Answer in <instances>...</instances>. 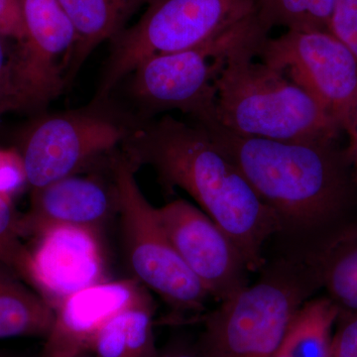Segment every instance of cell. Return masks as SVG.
I'll return each instance as SVG.
<instances>
[{"label": "cell", "mask_w": 357, "mask_h": 357, "mask_svg": "<svg viewBox=\"0 0 357 357\" xmlns=\"http://www.w3.org/2000/svg\"><path fill=\"white\" fill-rule=\"evenodd\" d=\"M0 33L16 43L24 39L22 0H0Z\"/></svg>", "instance_id": "obj_26"}, {"label": "cell", "mask_w": 357, "mask_h": 357, "mask_svg": "<svg viewBox=\"0 0 357 357\" xmlns=\"http://www.w3.org/2000/svg\"><path fill=\"white\" fill-rule=\"evenodd\" d=\"M102 234L77 227H56L33 239L38 292L55 307L63 298L109 280Z\"/></svg>", "instance_id": "obj_14"}, {"label": "cell", "mask_w": 357, "mask_h": 357, "mask_svg": "<svg viewBox=\"0 0 357 357\" xmlns=\"http://www.w3.org/2000/svg\"><path fill=\"white\" fill-rule=\"evenodd\" d=\"M257 0H148L140 20L112 41L93 100L109 95L143 59L196 48L256 14Z\"/></svg>", "instance_id": "obj_5"}, {"label": "cell", "mask_w": 357, "mask_h": 357, "mask_svg": "<svg viewBox=\"0 0 357 357\" xmlns=\"http://www.w3.org/2000/svg\"><path fill=\"white\" fill-rule=\"evenodd\" d=\"M284 222H328L349 206L354 181L345 150L333 139L279 141L204 128Z\"/></svg>", "instance_id": "obj_2"}, {"label": "cell", "mask_w": 357, "mask_h": 357, "mask_svg": "<svg viewBox=\"0 0 357 357\" xmlns=\"http://www.w3.org/2000/svg\"><path fill=\"white\" fill-rule=\"evenodd\" d=\"M328 31L357 59V0H335Z\"/></svg>", "instance_id": "obj_22"}, {"label": "cell", "mask_w": 357, "mask_h": 357, "mask_svg": "<svg viewBox=\"0 0 357 357\" xmlns=\"http://www.w3.org/2000/svg\"><path fill=\"white\" fill-rule=\"evenodd\" d=\"M157 217L185 265L211 297L222 302L248 285L243 258L206 213L185 199L156 208Z\"/></svg>", "instance_id": "obj_11"}, {"label": "cell", "mask_w": 357, "mask_h": 357, "mask_svg": "<svg viewBox=\"0 0 357 357\" xmlns=\"http://www.w3.org/2000/svg\"><path fill=\"white\" fill-rule=\"evenodd\" d=\"M20 215L14 210L13 199L0 195V261L38 292L34 258L31 248L21 236Z\"/></svg>", "instance_id": "obj_21"}, {"label": "cell", "mask_w": 357, "mask_h": 357, "mask_svg": "<svg viewBox=\"0 0 357 357\" xmlns=\"http://www.w3.org/2000/svg\"><path fill=\"white\" fill-rule=\"evenodd\" d=\"M257 56L304 89L345 130L357 98V59L332 33L287 30L267 37Z\"/></svg>", "instance_id": "obj_9"}, {"label": "cell", "mask_w": 357, "mask_h": 357, "mask_svg": "<svg viewBox=\"0 0 357 357\" xmlns=\"http://www.w3.org/2000/svg\"><path fill=\"white\" fill-rule=\"evenodd\" d=\"M344 131H347L349 136V147L345 149V152H347V159L351 164L354 181L357 184V98L351 119H349Z\"/></svg>", "instance_id": "obj_27"}, {"label": "cell", "mask_w": 357, "mask_h": 357, "mask_svg": "<svg viewBox=\"0 0 357 357\" xmlns=\"http://www.w3.org/2000/svg\"><path fill=\"white\" fill-rule=\"evenodd\" d=\"M121 152L136 169L151 167L168 191L189 194L229 236L248 271L263 266V245L283 220L206 129L171 115L140 121Z\"/></svg>", "instance_id": "obj_1"}, {"label": "cell", "mask_w": 357, "mask_h": 357, "mask_svg": "<svg viewBox=\"0 0 357 357\" xmlns=\"http://www.w3.org/2000/svg\"><path fill=\"white\" fill-rule=\"evenodd\" d=\"M333 335V357H357V312L340 310Z\"/></svg>", "instance_id": "obj_24"}, {"label": "cell", "mask_w": 357, "mask_h": 357, "mask_svg": "<svg viewBox=\"0 0 357 357\" xmlns=\"http://www.w3.org/2000/svg\"><path fill=\"white\" fill-rule=\"evenodd\" d=\"M264 34L269 33L255 14L202 46L143 59L131 73L129 84L131 98L140 109L139 121L178 110L203 128L218 122L215 82L227 56L239 45Z\"/></svg>", "instance_id": "obj_4"}, {"label": "cell", "mask_w": 357, "mask_h": 357, "mask_svg": "<svg viewBox=\"0 0 357 357\" xmlns=\"http://www.w3.org/2000/svg\"><path fill=\"white\" fill-rule=\"evenodd\" d=\"M147 292L131 277L100 282L63 298L54 307L42 357L84 356L103 326Z\"/></svg>", "instance_id": "obj_13"}, {"label": "cell", "mask_w": 357, "mask_h": 357, "mask_svg": "<svg viewBox=\"0 0 357 357\" xmlns=\"http://www.w3.org/2000/svg\"><path fill=\"white\" fill-rule=\"evenodd\" d=\"M119 215L114 181L72 175L31 192L29 210L20 215L23 239L36 238L56 227H77L102 234Z\"/></svg>", "instance_id": "obj_12"}, {"label": "cell", "mask_w": 357, "mask_h": 357, "mask_svg": "<svg viewBox=\"0 0 357 357\" xmlns=\"http://www.w3.org/2000/svg\"><path fill=\"white\" fill-rule=\"evenodd\" d=\"M158 357H204L198 345L187 344L185 342H172L159 351Z\"/></svg>", "instance_id": "obj_28"}, {"label": "cell", "mask_w": 357, "mask_h": 357, "mask_svg": "<svg viewBox=\"0 0 357 357\" xmlns=\"http://www.w3.org/2000/svg\"><path fill=\"white\" fill-rule=\"evenodd\" d=\"M0 357H6V356H1V354H0Z\"/></svg>", "instance_id": "obj_29"}, {"label": "cell", "mask_w": 357, "mask_h": 357, "mask_svg": "<svg viewBox=\"0 0 357 357\" xmlns=\"http://www.w3.org/2000/svg\"><path fill=\"white\" fill-rule=\"evenodd\" d=\"M74 26L77 41L66 81L76 76L84 61L105 40H114L124 24L148 0H59Z\"/></svg>", "instance_id": "obj_15"}, {"label": "cell", "mask_w": 357, "mask_h": 357, "mask_svg": "<svg viewBox=\"0 0 357 357\" xmlns=\"http://www.w3.org/2000/svg\"><path fill=\"white\" fill-rule=\"evenodd\" d=\"M9 40L0 33V119L6 112L15 110L11 65L13 49L9 48Z\"/></svg>", "instance_id": "obj_25"}, {"label": "cell", "mask_w": 357, "mask_h": 357, "mask_svg": "<svg viewBox=\"0 0 357 357\" xmlns=\"http://www.w3.org/2000/svg\"><path fill=\"white\" fill-rule=\"evenodd\" d=\"M154 335V304L150 293L122 310L96 335L93 357H158Z\"/></svg>", "instance_id": "obj_17"}, {"label": "cell", "mask_w": 357, "mask_h": 357, "mask_svg": "<svg viewBox=\"0 0 357 357\" xmlns=\"http://www.w3.org/2000/svg\"><path fill=\"white\" fill-rule=\"evenodd\" d=\"M25 37L13 50L15 110L48 105L64 89L77 41L59 0H22Z\"/></svg>", "instance_id": "obj_10"}, {"label": "cell", "mask_w": 357, "mask_h": 357, "mask_svg": "<svg viewBox=\"0 0 357 357\" xmlns=\"http://www.w3.org/2000/svg\"><path fill=\"white\" fill-rule=\"evenodd\" d=\"M25 185L27 176L20 151L0 148V195L13 199Z\"/></svg>", "instance_id": "obj_23"}, {"label": "cell", "mask_w": 357, "mask_h": 357, "mask_svg": "<svg viewBox=\"0 0 357 357\" xmlns=\"http://www.w3.org/2000/svg\"><path fill=\"white\" fill-rule=\"evenodd\" d=\"M312 269L340 310L357 312V227L333 239L317 256Z\"/></svg>", "instance_id": "obj_19"}, {"label": "cell", "mask_w": 357, "mask_h": 357, "mask_svg": "<svg viewBox=\"0 0 357 357\" xmlns=\"http://www.w3.org/2000/svg\"><path fill=\"white\" fill-rule=\"evenodd\" d=\"M311 288L288 273L246 286L204 317L199 351L204 357H274Z\"/></svg>", "instance_id": "obj_8"}, {"label": "cell", "mask_w": 357, "mask_h": 357, "mask_svg": "<svg viewBox=\"0 0 357 357\" xmlns=\"http://www.w3.org/2000/svg\"><path fill=\"white\" fill-rule=\"evenodd\" d=\"M335 0H257L256 15L265 31H328ZM330 32V31H328Z\"/></svg>", "instance_id": "obj_20"}, {"label": "cell", "mask_w": 357, "mask_h": 357, "mask_svg": "<svg viewBox=\"0 0 357 357\" xmlns=\"http://www.w3.org/2000/svg\"><path fill=\"white\" fill-rule=\"evenodd\" d=\"M340 312L331 298L305 302L274 357H333V326Z\"/></svg>", "instance_id": "obj_18"}, {"label": "cell", "mask_w": 357, "mask_h": 357, "mask_svg": "<svg viewBox=\"0 0 357 357\" xmlns=\"http://www.w3.org/2000/svg\"><path fill=\"white\" fill-rule=\"evenodd\" d=\"M82 357H84V356H82Z\"/></svg>", "instance_id": "obj_30"}, {"label": "cell", "mask_w": 357, "mask_h": 357, "mask_svg": "<svg viewBox=\"0 0 357 357\" xmlns=\"http://www.w3.org/2000/svg\"><path fill=\"white\" fill-rule=\"evenodd\" d=\"M122 243L133 278L159 296L177 314H197L211 297L192 273L141 192L135 168L121 150L112 157Z\"/></svg>", "instance_id": "obj_6"}, {"label": "cell", "mask_w": 357, "mask_h": 357, "mask_svg": "<svg viewBox=\"0 0 357 357\" xmlns=\"http://www.w3.org/2000/svg\"><path fill=\"white\" fill-rule=\"evenodd\" d=\"M54 317L50 303L0 261V340L45 338Z\"/></svg>", "instance_id": "obj_16"}, {"label": "cell", "mask_w": 357, "mask_h": 357, "mask_svg": "<svg viewBox=\"0 0 357 357\" xmlns=\"http://www.w3.org/2000/svg\"><path fill=\"white\" fill-rule=\"evenodd\" d=\"M267 37L248 40L227 56L215 82L218 123L248 137L335 140L340 126L309 93L282 70L255 62Z\"/></svg>", "instance_id": "obj_3"}, {"label": "cell", "mask_w": 357, "mask_h": 357, "mask_svg": "<svg viewBox=\"0 0 357 357\" xmlns=\"http://www.w3.org/2000/svg\"><path fill=\"white\" fill-rule=\"evenodd\" d=\"M140 121L109 100L46 115L28 130L20 153L31 191L77 175L96 160L121 149Z\"/></svg>", "instance_id": "obj_7"}]
</instances>
